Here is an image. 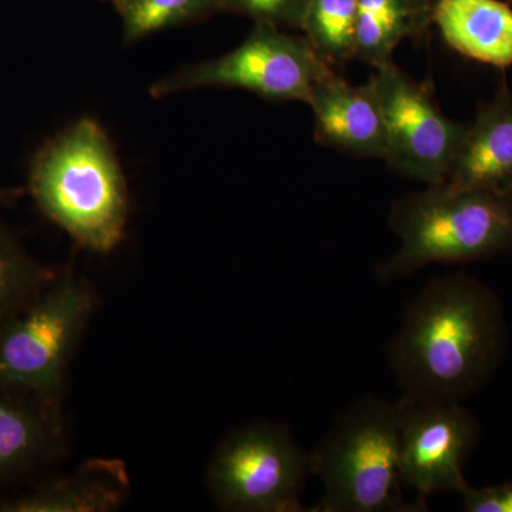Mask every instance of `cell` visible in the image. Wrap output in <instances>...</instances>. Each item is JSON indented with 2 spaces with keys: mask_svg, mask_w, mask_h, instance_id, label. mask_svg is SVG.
Listing matches in <instances>:
<instances>
[{
  "mask_svg": "<svg viewBox=\"0 0 512 512\" xmlns=\"http://www.w3.org/2000/svg\"><path fill=\"white\" fill-rule=\"evenodd\" d=\"M507 342L497 293L456 272L431 279L409 303L386 355L402 397L461 403L493 379Z\"/></svg>",
  "mask_w": 512,
  "mask_h": 512,
  "instance_id": "cell-1",
  "label": "cell"
},
{
  "mask_svg": "<svg viewBox=\"0 0 512 512\" xmlns=\"http://www.w3.org/2000/svg\"><path fill=\"white\" fill-rule=\"evenodd\" d=\"M29 191L43 215L77 245L109 254L126 231V177L97 121L82 119L47 141L29 171Z\"/></svg>",
  "mask_w": 512,
  "mask_h": 512,
  "instance_id": "cell-2",
  "label": "cell"
},
{
  "mask_svg": "<svg viewBox=\"0 0 512 512\" xmlns=\"http://www.w3.org/2000/svg\"><path fill=\"white\" fill-rule=\"evenodd\" d=\"M389 225L400 248L377 266L383 284L431 264H468L512 254V191L430 185L394 201Z\"/></svg>",
  "mask_w": 512,
  "mask_h": 512,
  "instance_id": "cell-3",
  "label": "cell"
},
{
  "mask_svg": "<svg viewBox=\"0 0 512 512\" xmlns=\"http://www.w3.org/2000/svg\"><path fill=\"white\" fill-rule=\"evenodd\" d=\"M311 470L325 487L311 511H427L423 498L402 495L397 402L365 396L346 407L312 451Z\"/></svg>",
  "mask_w": 512,
  "mask_h": 512,
  "instance_id": "cell-4",
  "label": "cell"
},
{
  "mask_svg": "<svg viewBox=\"0 0 512 512\" xmlns=\"http://www.w3.org/2000/svg\"><path fill=\"white\" fill-rule=\"evenodd\" d=\"M94 306L73 274L57 275L39 295L0 323V389L56 407L67 365Z\"/></svg>",
  "mask_w": 512,
  "mask_h": 512,
  "instance_id": "cell-5",
  "label": "cell"
},
{
  "mask_svg": "<svg viewBox=\"0 0 512 512\" xmlns=\"http://www.w3.org/2000/svg\"><path fill=\"white\" fill-rule=\"evenodd\" d=\"M335 73L338 70L316 52L305 35H289L274 25L255 23L237 49L165 77L150 93L161 99L202 87H225L248 90L275 103L308 104L313 87Z\"/></svg>",
  "mask_w": 512,
  "mask_h": 512,
  "instance_id": "cell-6",
  "label": "cell"
},
{
  "mask_svg": "<svg viewBox=\"0 0 512 512\" xmlns=\"http://www.w3.org/2000/svg\"><path fill=\"white\" fill-rule=\"evenodd\" d=\"M311 453L275 424L256 423L232 431L208 467L215 504L234 512L305 511L301 497L311 476Z\"/></svg>",
  "mask_w": 512,
  "mask_h": 512,
  "instance_id": "cell-7",
  "label": "cell"
},
{
  "mask_svg": "<svg viewBox=\"0 0 512 512\" xmlns=\"http://www.w3.org/2000/svg\"><path fill=\"white\" fill-rule=\"evenodd\" d=\"M386 130L383 160L394 173L430 185L446 180L466 124L448 119L427 84L417 82L396 63L375 67L370 77Z\"/></svg>",
  "mask_w": 512,
  "mask_h": 512,
  "instance_id": "cell-8",
  "label": "cell"
},
{
  "mask_svg": "<svg viewBox=\"0 0 512 512\" xmlns=\"http://www.w3.org/2000/svg\"><path fill=\"white\" fill-rule=\"evenodd\" d=\"M400 471L403 485L417 497L463 494L470 487L464 477L480 426L457 402H416L400 397Z\"/></svg>",
  "mask_w": 512,
  "mask_h": 512,
  "instance_id": "cell-9",
  "label": "cell"
},
{
  "mask_svg": "<svg viewBox=\"0 0 512 512\" xmlns=\"http://www.w3.org/2000/svg\"><path fill=\"white\" fill-rule=\"evenodd\" d=\"M315 140L322 146L359 158H384L386 130L372 82L353 86L339 72L313 87Z\"/></svg>",
  "mask_w": 512,
  "mask_h": 512,
  "instance_id": "cell-10",
  "label": "cell"
},
{
  "mask_svg": "<svg viewBox=\"0 0 512 512\" xmlns=\"http://www.w3.org/2000/svg\"><path fill=\"white\" fill-rule=\"evenodd\" d=\"M441 185L457 191H512V92L505 80L468 124Z\"/></svg>",
  "mask_w": 512,
  "mask_h": 512,
  "instance_id": "cell-11",
  "label": "cell"
},
{
  "mask_svg": "<svg viewBox=\"0 0 512 512\" xmlns=\"http://www.w3.org/2000/svg\"><path fill=\"white\" fill-rule=\"evenodd\" d=\"M128 480L120 461H90L73 476L56 478L16 497L0 498V512H111L126 503Z\"/></svg>",
  "mask_w": 512,
  "mask_h": 512,
  "instance_id": "cell-12",
  "label": "cell"
},
{
  "mask_svg": "<svg viewBox=\"0 0 512 512\" xmlns=\"http://www.w3.org/2000/svg\"><path fill=\"white\" fill-rule=\"evenodd\" d=\"M56 407L0 389V485L33 473L59 443Z\"/></svg>",
  "mask_w": 512,
  "mask_h": 512,
  "instance_id": "cell-13",
  "label": "cell"
},
{
  "mask_svg": "<svg viewBox=\"0 0 512 512\" xmlns=\"http://www.w3.org/2000/svg\"><path fill=\"white\" fill-rule=\"evenodd\" d=\"M433 25L454 52L498 69L512 66V8L503 0H439Z\"/></svg>",
  "mask_w": 512,
  "mask_h": 512,
  "instance_id": "cell-14",
  "label": "cell"
},
{
  "mask_svg": "<svg viewBox=\"0 0 512 512\" xmlns=\"http://www.w3.org/2000/svg\"><path fill=\"white\" fill-rule=\"evenodd\" d=\"M430 26L417 0H357L353 60L373 67L393 62L403 40L423 37Z\"/></svg>",
  "mask_w": 512,
  "mask_h": 512,
  "instance_id": "cell-15",
  "label": "cell"
},
{
  "mask_svg": "<svg viewBox=\"0 0 512 512\" xmlns=\"http://www.w3.org/2000/svg\"><path fill=\"white\" fill-rule=\"evenodd\" d=\"M357 0H311L303 33L335 70L355 56Z\"/></svg>",
  "mask_w": 512,
  "mask_h": 512,
  "instance_id": "cell-16",
  "label": "cell"
},
{
  "mask_svg": "<svg viewBox=\"0 0 512 512\" xmlns=\"http://www.w3.org/2000/svg\"><path fill=\"white\" fill-rule=\"evenodd\" d=\"M56 276L0 224V323L32 301Z\"/></svg>",
  "mask_w": 512,
  "mask_h": 512,
  "instance_id": "cell-17",
  "label": "cell"
},
{
  "mask_svg": "<svg viewBox=\"0 0 512 512\" xmlns=\"http://www.w3.org/2000/svg\"><path fill=\"white\" fill-rule=\"evenodd\" d=\"M127 45L161 30L200 22L225 12V0H127L120 9Z\"/></svg>",
  "mask_w": 512,
  "mask_h": 512,
  "instance_id": "cell-18",
  "label": "cell"
},
{
  "mask_svg": "<svg viewBox=\"0 0 512 512\" xmlns=\"http://www.w3.org/2000/svg\"><path fill=\"white\" fill-rule=\"evenodd\" d=\"M309 5L311 0H225V12L276 28L302 30Z\"/></svg>",
  "mask_w": 512,
  "mask_h": 512,
  "instance_id": "cell-19",
  "label": "cell"
},
{
  "mask_svg": "<svg viewBox=\"0 0 512 512\" xmlns=\"http://www.w3.org/2000/svg\"><path fill=\"white\" fill-rule=\"evenodd\" d=\"M461 497L467 512H512V483L485 488L470 485Z\"/></svg>",
  "mask_w": 512,
  "mask_h": 512,
  "instance_id": "cell-20",
  "label": "cell"
},
{
  "mask_svg": "<svg viewBox=\"0 0 512 512\" xmlns=\"http://www.w3.org/2000/svg\"><path fill=\"white\" fill-rule=\"evenodd\" d=\"M23 194H25V190L22 188L0 187V204L13 205Z\"/></svg>",
  "mask_w": 512,
  "mask_h": 512,
  "instance_id": "cell-21",
  "label": "cell"
},
{
  "mask_svg": "<svg viewBox=\"0 0 512 512\" xmlns=\"http://www.w3.org/2000/svg\"><path fill=\"white\" fill-rule=\"evenodd\" d=\"M417 3H419L421 12L424 13V16H426V18L430 20L431 25H433V13L439 0H417Z\"/></svg>",
  "mask_w": 512,
  "mask_h": 512,
  "instance_id": "cell-22",
  "label": "cell"
},
{
  "mask_svg": "<svg viewBox=\"0 0 512 512\" xmlns=\"http://www.w3.org/2000/svg\"><path fill=\"white\" fill-rule=\"evenodd\" d=\"M107 2H110V3H111V5H113V6H114V8H116V9H120V8H121V6H123V5H124V3H126V2H127V0H107Z\"/></svg>",
  "mask_w": 512,
  "mask_h": 512,
  "instance_id": "cell-23",
  "label": "cell"
},
{
  "mask_svg": "<svg viewBox=\"0 0 512 512\" xmlns=\"http://www.w3.org/2000/svg\"><path fill=\"white\" fill-rule=\"evenodd\" d=\"M508 3H512V0H508Z\"/></svg>",
  "mask_w": 512,
  "mask_h": 512,
  "instance_id": "cell-24",
  "label": "cell"
}]
</instances>
